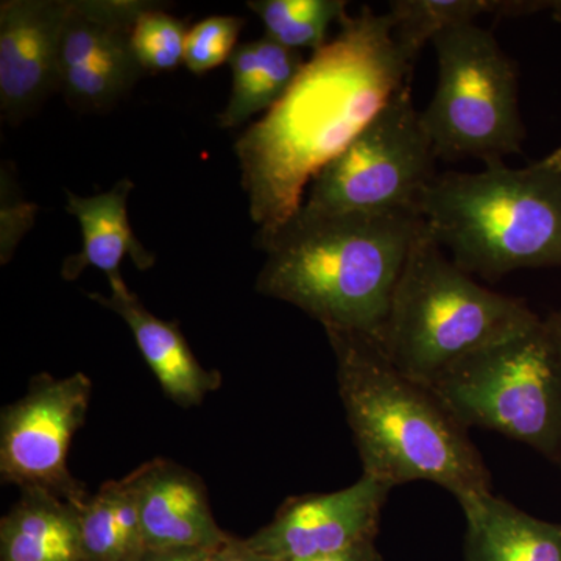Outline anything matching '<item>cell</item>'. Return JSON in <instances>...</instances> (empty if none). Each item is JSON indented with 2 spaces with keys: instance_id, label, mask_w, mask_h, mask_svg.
Masks as SVG:
<instances>
[{
  "instance_id": "44dd1931",
  "label": "cell",
  "mask_w": 561,
  "mask_h": 561,
  "mask_svg": "<svg viewBox=\"0 0 561 561\" xmlns=\"http://www.w3.org/2000/svg\"><path fill=\"white\" fill-rule=\"evenodd\" d=\"M249 9L261 18L265 36L287 49L312 54L328 44V32L346 14L343 0H251Z\"/></svg>"
},
{
  "instance_id": "f1b7e54d",
  "label": "cell",
  "mask_w": 561,
  "mask_h": 561,
  "mask_svg": "<svg viewBox=\"0 0 561 561\" xmlns=\"http://www.w3.org/2000/svg\"><path fill=\"white\" fill-rule=\"evenodd\" d=\"M559 467L561 468V459H560V461H559Z\"/></svg>"
},
{
  "instance_id": "8fae6325",
  "label": "cell",
  "mask_w": 561,
  "mask_h": 561,
  "mask_svg": "<svg viewBox=\"0 0 561 561\" xmlns=\"http://www.w3.org/2000/svg\"><path fill=\"white\" fill-rule=\"evenodd\" d=\"M391 486L362 472L346 489L290 497L267 526L245 538L267 561L332 556L376 541Z\"/></svg>"
},
{
  "instance_id": "7c38bea8",
  "label": "cell",
  "mask_w": 561,
  "mask_h": 561,
  "mask_svg": "<svg viewBox=\"0 0 561 561\" xmlns=\"http://www.w3.org/2000/svg\"><path fill=\"white\" fill-rule=\"evenodd\" d=\"M70 0L0 3V108L21 121L60 91L61 39Z\"/></svg>"
},
{
  "instance_id": "ba28073f",
  "label": "cell",
  "mask_w": 561,
  "mask_h": 561,
  "mask_svg": "<svg viewBox=\"0 0 561 561\" xmlns=\"http://www.w3.org/2000/svg\"><path fill=\"white\" fill-rule=\"evenodd\" d=\"M411 84L402 87L345 150L324 165L301 208L316 214L413 213L437 179Z\"/></svg>"
},
{
  "instance_id": "484cf974",
  "label": "cell",
  "mask_w": 561,
  "mask_h": 561,
  "mask_svg": "<svg viewBox=\"0 0 561 561\" xmlns=\"http://www.w3.org/2000/svg\"><path fill=\"white\" fill-rule=\"evenodd\" d=\"M301 561H382V556L378 548H376V541H370L356 546V548H351L348 551Z\"/></svg>"
},
{
  "instance_id": "e0dca14e",
  "label": "cell",
  "mask_w": 561,
  "mask_h": 561,
  "mask_svg": "<svg viewBox=\"0 0 561 561\" xmlns=\"http://www.w3.org/2000/svg\"><path fill=\"white\" fill-rule=\"evenodd\" d=\"M0 561H87L77 505L32 489L0 522Z\"/></svg>"
},
{
  "instance_id": "7402d4cb",
  "label": "cell",
  "mask_w": 561,
  "mask_h": 561,
  "mask_svg": "<svg viewBox=\"0 0 561 561\" xmlns=\"http://www.w3.org/2000/svg\"><path fill=\"white\" fill-rule=\"evenodd\" d=\"M186 21L150 2L136 18L131 47L144 73L171 72L184 62Z\"/></svg>"
},
{
  "instance_id": "4fadbf2b",
  "label": "cell",
  "mask_w": 561,
  "mask_h": 561,
  "mask_svg": "<svg viewBox=\"0 0 561 561\" xmlns=\"http://www.w3.org/2000/svg\"><path fill=\"white\" fill-rule=\"evenodd\" d=\"M135 471L147 548L219 549L231 537L216 523L208 490L194 471L165 459Z\"/></svg>"
},
{
  "instance_id": "9a60e30c",
  "label": "cell",
  "mask_w": 561,
  "mask_h": 561,
  "mask_svg": "<svg viewBox=\"0 0 561 561\" xmlns=\"http://www.w3.org/2000/svg\"><path fill=\"white\" fill-rule=\"evenodd\" d=\"M133 187L131 180L122 179L108 192L92 197L68 192L66 210L79 220L83 247L80 253L62 262V278L76 280L92 265L105 273L111 287L125 283L121 273L125 256H130L140 272L153 267L154 254L138 241L128 219L127 203Z\"/></svg>"
},
{
  "instance_id": "ac0fdd59",
  "label": "cell",
  "mask_w": 561,
  "mask_h": 561,
  "mask_svg": "<svg viewBox=\"0 0 561 561\" xmlns=\"http://www.w3.org/2000/svg\"><path fill=\"white\" fill-rule=\"evenodd\" d=\"M305 65L302 51L287 49L265 35L236 47L230 58V101L221 111L219 127H241L254 114L273 108Z\"/></svg>"
},
{
  "instance_id": "603a6c76",
  "label": "cell",
  "mask_w": 561,
  "mask_h": 561,
  "mask_svg": "<svg viewBox=\"0 0 561 561\" xmlns=\"http://www.w3.org/2000/svg\"><path fill=\"white\" fill-rule=\"evenodd\" d=\"M245 21L239 16H209L187 32L184 65L195 76H203L230 61L238 47Z\"/></svg>"
},
{
  "instance_id": "9c48e42d",
  "label": "cell",
  "mask_w": 561,
  "mask_h": 561,
  "mask_svg": "<svg viewBox=\"0 0 561 561\" xmlns=\"http://www.w3.org/2000/svg\"><path fill=\"white\" fill-rule=\"evenodd\" d=\"M92 382L84 373H41L27 393L0 413V476L21 490L38 489L77 505L90 496L70 474L73 435L87 420Z\"/></svg>"
},
{
  "instance_id": "4316f807",
  "label": "cell",
  "mask_w": 561,
  "mask_h": 561,
  "mask_svg": "<svg viewBox=\"0 0 561 561\" xmlns=\"http://www.w3.org/2000/svg\"><path fill=\"white\" fill-rule=\"evenodd\" d=\"M546 323L551 328L552 334L556 335L561 350V311L551 313V316L546 319Z\"/></svg>"
},
{
  "instance_id": "5bb4252c",
  "label": "cell",
  "mask_w": 561,
  "mask_h": 561,
  "mask_svg": "<svg viewBox=\"0 0 561 561\" xmlns=\"http://www.w3.org/2000/svg\"><path fill=\"white\" fill-rule=\"evenodd\" d=\"M110 289V297L102 294H88V297L117 313L127 323L144 360L169 400L180 408H195L209 393L220 389V373L203 367L179 324L153 316L128 289L127 284L119 283Z\"/></svg>"
},
{
  "instance_id": "cb8c5ba5",
  "label": "cell",
  "mask_w": 561,
  "mask_h": 561,
  "mask_svg": "<svg viewBox=\"0 0 561 561\" xmlns=\"http://www.w3.org/2000/svg\"><path fill=\"white\" fill-rule=\"evenodd\" d=\"M217 549L147 548L140 561H213Z\"/></svg>"
},
{
  "instance_id": "30bf717a",
  "label": "cell",
  "mask_w": 561,
  "mask_h": 561,
  "mask_svg": "<svg viewBox=\"0 0 561 561\" xmlns=\"http://www.w3.org/2000/svg\"><path fill=\"white\" fill-rule=\"evenodd\" d=\"M142 0H70L61 39L60 92L79 111H105L144 76L131 47Z\"/></svg>"
},
{
  "instance_id": "2e32d148",
  "label": "cell",
  "mask_w": 561,
  "mask_h": 561,
  "mask_svg": "<svg viewBox=\"0 0 561 561\" xmlns=\"http://www.w3.org/2000/svg\"><path fill=\"white\" fill-rule=\"evenodd\" d=\"M457 502L467 523L465 561H561V524L535 518L491 491Z\"/></svg>"
},
{
  "instance_id": "d4e9b609",
  "label": "cell",
  "mask_w": 561,
  "mask_h": 561,
  "mask_svg": "<svg viewBox=\"0 0 561 561\" xmlns=\"http://www.w3.org/2000/svg\"><path fill=\"white\" fill-rule=\"evenodd\" d=\"M213 561H267L260 553L250 548L247 540L242 538H228L224 545L214 552Z\"/></svg>"
},
{
  "instance_id": "d6986e66",
  "label": "cell",
  "mask_w": 561,
  "mask_h": 561,
  "mask_svg": "<svg viewBox=\"0 0 561 561\" xmlns=\"http://www.w3.org/2000/svg\"><path fill=\"white\" fill-rule=\"evenodd\" d=\"M87 561H140L147 545L140 523L136 471L103 483L79 505Z\"/></svg>"
},
{
  "instance_id": "277c9868",
  "label": "cell",
  "mask_w": 561,
  "mask_h": 561,
  "mask_svg": "<svg viewBox=\"0 0 561 561\" xmlns=\"http://www.w3.org/2000/svg\"><path fill=\"white\" fill-rule=\"evenodd\" d=\"M420 216L470 275L561 267V146L523 169L497 161L482 172L438 173Z\"/></svg>"
},
{
  "instance_id": "5b68a950",
  "label": "cell",
  "mask_w": 561,
  "mask_h": 561,
  "mask_svg": "<svg viewBox=\"0 0 561 561\" xmlns=\"http://www.w3.org/2000/svg\"><path fill=\"white\" fill-rule=\"evenodd\" d=\"M538 320L523 300L476 283L443 254L423 224L376 342L398 370L431 387L465 357Z\"/></svg>"
},
{
  "instance_id": "7a4b0ae2",
  "label": "cell",
  "mask_w": 561,
  "mask_h": 561,
  "mask_svg": "<svg viewBox=\"0 0 561 561\" xmlns=\"http://www.w3.org/2000/svg\"><path fill=\"white\" fill-rule=\"evenodd\" d=\"M423 217L298 209L257 249L267 253L257 294L289 302L324 331L378 341Z\"/></svg>"
},
{
  "instance_id": "83f0119b",
  "label": "cell",
  "mask_w": 561,
  "mask_h": 561,
  "mask_svg": "<svg viewBox=\"0 0 561 561\" xmlns=\"http://www.w3.org/2000/svg\"><path fill=\"white\" fill-rule=\"evenodd\" d=\"M549 10H551L553 20L560 22L561 24V0H556V2H551V5H549Z\"/></svg>"
},
{
  "instance_id": "6da1fadb",
  "label": "cell",
  "mask_w": 561,
  "mask_h": 561,
  "mask_svg": "<svg viewBox=\"0 0 561 561\" xmlns=\"http://www.w3.org/2000/svg\"><path fill=\"white\" fill-rule=\"evenodd\" d=\"M339 24L286 95L236 140L256 247L298 213L317 173L411 84L416 58L398 43L389 14L362 7Z\"/></svg>"
},
{
  "instance_id": "ffe728a7",
  "label": "cell",
  "mask_w": 561,
  "mask_h": 561,
  "mask_svg": "<svg viewBox=\"0 0 561 561\" xmlns=\"http://www.w3.org/2000/svg\"><path fill=\"white\" fill-rule=\"evenodd\" d=\"M551 2L518 0H394L389 18L398 43L419 60L420 51L435 35L454 25L472 24L482 14L526 16L549 10Z\"/></svg>"
},
{
  "instance_id": "52a82bcc",
  "label": "cell",
  "mask_w": 561,
  "mask_h": 561,
  "mask_svg": "<svg viewBox=\"0 0 561 561\" xmlns=\"http://www.w3.org/2000/svg\"><path fill=\"white\" fill-rule=\"evenodd\" d=\"M431 44L438 81L420 122L437 160L491 164L522 153L518 73L493 33L472 22L446 28Z\"/></svg>"
},
{
  "instance_id": "3957f363",
  "label": "cell",
  "mask_w": 561,
  "mask_h": 561,
  "mask_svg": "<svg viewBox=\"0 0 561 561\" xmlns=\"http://www.w3.org/2000/svg\"><path fill=\"white\" fill-rule=\"evenodd\" d=\"M339 394L364 474L386 482H432L456 500L491 491L489 468L437 394L398 370L364 334L327 331Z\"/></svg>"
},
{
  "instance_id": "8992f818",
  "label": "cell",
  "mask_w": 561,
  "mask_h": 561,
  "mask_svg": "<svg viewBox=\"0 0 561 561\" xmlns=\"http://www.w3.org/2000/svg\"><path fill=\"white\" fill-rule=\"evenodd\" d=\"M465 427L561 459V350L546 319L465 357L430 387Z\"/></svg>"
}]
</instances>
